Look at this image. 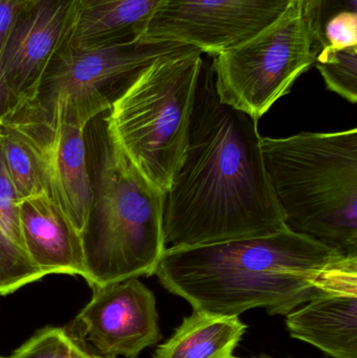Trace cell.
Returning <instances> with one entry per match:
<instances>
[{"instance_id": "cell-1", "label": "cell", "mask_w": 357, "mask_h": 358, "mask_svg": "<svg viewBox=\"0 0 357 358\" xmlns=\"http://www.w3.org/2000/svg\"><path fill=\"white\" fill-rule=\"evenodd\" d=\"M167 248L219 243L286 229L262 152L258 119L220 101L201 67L186 152L165 194Z\"/></svg>"}, {"instance_id": "cell-2", "label": "cell", "mask_w": 357, "mask_h": 358, "mask_svg": "<svg viewBox=\"0 0 357 358\" xmlns=\"http://www.w3.org/2000/svg\"><path fill=\"white\" fill-rule=\"evenodd\" d=\"M161 285L194 310L236 315L254 308L289 315L324 292L357 283V258L289 229L219 243L166 248Z\"/></svg>"}, {"instance_id": "cell-3", "label": "cell", "mask_w": 357, "mask_h": 358, "mask_svg": "<svg viewBox=\"0 0 357 358\" xmlns=\"http://www.w3.org/2000/svg\"><path fill=\"white\" fill-rule=\"evenodd\" d=\"M99 115L85 129L92 198L82 231L85 275L94 288L150 277L165 252V193L153 185Z\"/></svg>"}, {"instance_id": "cell-4", "label": "cell", "mask_w": 357, "mask_h": 358, "mask_svg": "<svg viewBox=\"0 0 357 358\" xmlns=\"http://www.w3.org/2000/svg\"><path fill=\"white\" fill-rule=\"evenodd\" d=\"M285 227L357 258V129L262 138Z\"/></svg>"}, {"instance_id": "cell-5", "label": "cell", "mask_w": 357, "mask_h": 358, "mask_svg": "<svg viewBox=\"0 0 357 358\" xmlns=\"http://www.w3.org/2000/svg\"><path fill=\"white\" fill-rule=\"evenodd\" d=\"M201 55L155 63L106 113L124 152L165 194L186 152Z\"/></svg>"}, {"instance_id": "cell-6", "label": "cell", "mask_w": 357, "mask_h": 358, "mask_svg": "<svg viewBox=\"0 0 357 358\" xmlns=\"http://www.w3.org/2000/svg\"><path fill=\"white\" fill-rule=\"evenodd\" d=\"M198 52L178 42L142 38L84 50L62 43L44 71L35 99L24 106L40 113L63 109L86 127L155 63Z\"/></svg>"}, {"instance_id": "cell-7", "label": "cell", "mask_w": 357, "mask_h": 358, "mask_svg": "<svg viewBox=\"0 0 357 358\" xmlns=\"http://www.w3.org/2000/svg\"><path fill=\"white\" fill-rule=\"evenodd\" d=\"M214 57L220 101L259 120L314 64L303 8L260 37Z\"/></svg>"}, {"instance_id": "cell-8", "label": "cell", "mask_w": 357, "mask_h": 358, "mask_svg": "<svg viewBox=\"0 0 357 358\" xmlns=\"http://www.w3.org/2000/svg\"><path fill=\"white\" fill-rule=\"evenodd\" d=\"M303 4L304 0H166L142 39L178 42L216 56L260 37Z\"/></svg>"}, {"instance_id": "cell-9", "label": "cell", "mask_w": 357, "mask_h": 358, "mask_svg": "<svg viewBox=\"0 0 357 358\" xmlns=\"http://www.w3.org/2000/svg\"><path fill=\"white\" fill-rule=\"evenodd\" d=\"M6 121L35 147L45 168L48 194L82 233L92 198L86 127L63 109L39 113L24 105Z\"/></svg>"}, {"instance_id": "cell-10", "label": "cell", "mask_w": 357, "mask_h": 358, "mask_svg": "<svg viewBox=\"0 0 357 358\" xmlns=\"http://www.w3.org/2000/svg\"><path fill=\"white\" fill-rule=\"evenodd\" d=\"M75 322L106 357L138 358L161 338L154 294L138 278L94 288Z\"/></svg>"}, {"instance_id": "cell-11", "label": "cell", "mask_w": 357, "mask_h": 358, "mask_svg": "<svg viewBox=\"0 0 357 358\" xmlns=\"http://www.w3.org/2000/svg\"><path fill=\"white\" fill-rule=\"evenodd\" d=\"M73 0H25L0 54V71L23 105L37 94L66 37Z\"/></svg>"}, {"instance_id": "cell-12", "label": "cell", "mask_w": 357, "mask_h": 358, "mask_svg": "<svg viewBox=\"0 0 357 358\" xmlns=\"http://www.w3.org/2000/svg\"><path fill=\"white\" fill-rule=\"evenodd\" d=\"M19 217L27 255L44 275L84 277L81 233L48 194L20 200Z\"/></svg>"}, {"instance_id": "cell-13", "label": "cell", "mask_w": 357, "mask_h": 358, "mask_svg": "<svg viewBox=\"0 0 357 358\" xmlns=\"http://www.w3.org/2000/svg\"><path fill=\"white\" fill-rule=\"evenodd\" d=\"M291 336L335 358H357V283L324 292L287 315Z\"/></svg>"}, {"instance_id": "cell-14", "label": "cell", "mask_w": 357, "mask_h": 358, "mask_svg": "<svg viewBox=\"0 0 357 358\" xmlns=\"http://www.w3.org/2000/svg\"><path fill=\"white\" fill-rule=\"evenodd\" d=\"M166 0H73L63 43L94 48L140 39Z\"/></svg>"}, {"instance_id": "cell-15", "label": "cell", "mask_w": 357, "mask_h": 358, "mask_svg": "<svg viewBox=\"0 0 357 358\" xmlns=\"http://www.w3.org/2000/svg\"><path fill=\"white\" fill-rule=\"evenodd\" d=\"M245 330L236 315L194 310L153 358H233Z\"/></svg>"}, {"instance_id": "cell-16", "label": "cell", "mask_w": 357, "mask_h": 358, "mask_svg": "<svg viewBox=\"0 0 357 358\" xmlns=\"http://www.w3.org/2000/svg\"><path fill=\"white\" fill-rule=\"evenodd\" d=\"M19 200L0 150V296L45 277L27 255L19 217Z\"/></svg>"}, {"instance_id": "cell-17", "label": "cell", "mask_w": 357, "mask_h": 358, "mask_svg": "<svg viewBox=\"0 0 357 358\" xmlns=\"http://www.w3.org/2000/svg\"><path fill=\"white\" fill-rule=\"evenodd\" d=\"M0 150L19 200L48 194V176L39 153L24 134L8 121L0 123Z\"/></svg>"}, {"instance_id": "cell-18", "label": "cell", "mask_w": 357, "mask_h": 358, "mask_svg": "<svg viewBox=\"0 0 357 358\" xmlns=\"http://www.w3.org/2000/svg\"><path fill=\"white\" fill-rule=\"evenodd\" d=\"M0 358H112L94 353L71 328H42L8 357Z\"/></svg>"}, {"instance_id": "cell-19", "label": "cell", "mask_w": 357, "mask_h": 358, "mask_svg": "<svg viewBox=\"0 0 357 358\" xmlns=\"http://www.w3.org/2000/svg\"><path fill=\"white\" fill-rule=\"evenodd\" d=\"M328 90L357 102V46L326 48L314 54V64Z\"/></svg>"}, {"instance_id": "cell-20", "label": "cell", "mask_w": 357, "mask_h": 358, "mask_svg": "<svg viewBox=\"0 0 357 358\" xmlns=\"http://www.w3.org/2000/svg\"><path fill=\"white\" fill-rule=\"evenodd\" d=\"M303 16L314 48L329 25L357 19V0H304Z\"/></svg>"}, {"instance_id": "cell-21", "label": "cell", "mask_w": 357, "mask_h": 358, "mask_svg": "<svg viewBox=\"0 0 357 358\" xmlns=\"http://www.w3.org/2000/svg\"><path fill=\"white\" fill-rule=\"evenodd\" d=\"M25 0H0V54Z\"/></svg>"}, {"instance_id": "cell-22", "label": "cell", "mask_w": 357, "mask_h": 358, "mask_svg": "<svg viewBox=\"0 0 357 358\" xmlns=\"http://www.w3.org/2000/svg\"><path fill=\"white\" fill-rule=\"evenodd\" d=\"M22 106V103L10 90L0 71V123L12 117Z\"/></svg>"}, {"instance_id": "cell-23", "label": "cell", "mask_w": 357, "mask_h": 358, "mask_svg": "<svg viewBox=\"0 0 357 358\" xmlns=\"http://www.w3.org/2000/svg\"><path fill=\"white\" fill-rule=\"evenodd\" d=\"M233 358H234V357H233Z\"/></svg>"}]
</instances>
